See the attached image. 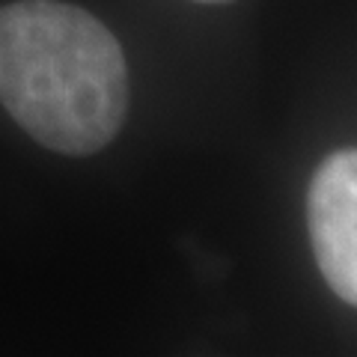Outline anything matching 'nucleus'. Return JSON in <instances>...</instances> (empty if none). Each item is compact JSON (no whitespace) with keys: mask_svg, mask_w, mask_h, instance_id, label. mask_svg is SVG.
<instances>
[{"mask_svg":"<svg viewBox=\"0 0 357 357\" xmlns=\"http://www.w3.org/2000/svg\"><path fill=\"white\" fill-rule=\"evenodd\" d=\"M0 105L42 146L93 155L126 122V54L86 9L9 3L0 9Z\"/></svg>","mask_w":357,"mask_h":357,"instance_id":"nucleus-1","label":"nucleus"},{"mask_svg":"<svg viewBox=\"0 0 357 357\" xmlns=\"http://www.w3.org/2000/svg\"><path fill=\"white\" fill-rule=\"evenodd\" d=\"M307 227L321 277L357 307V149L328 155L312 173Z\"/></svg>","mask_w":357,"mask_h":357,"instance_id":"nucleus-2","label":"nucleus"},{"mask_svg":"<svg viewBox=\"0 0 357 357\" xmlns=\"http://www.w3.org/2000/svg\"><path fill=\"white\" fill-rule=\"evenodd\" d=\"M199 3H227V0H199Z\"/></svg>","mask_w":357,"mask_h":357,"instance_id":"nucleus-3","label":"nucleus"}]
</instances>
